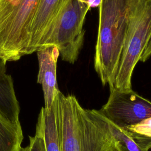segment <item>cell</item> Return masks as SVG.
<instances>
[{
  "instance_id": "cell-1",
  "label": "cell",
  "mask_w": 151,
  "mask_h": 151,
  "mask_svg": "<svg viewBox=\"0 0 151 151\" xmlns=\"http://www.w3.org/2000/svg\"><path fill=\"white\" fill-rule=\"evenodd\" d=\"M55 100L61 151H117L98 110L83 108L75 96L61 91Z\"/></svg>"
},
{
  "instance_id": "cell-2",
  "label": "cell",
  "mask_w": 151,
  "mask_h": 151,
  "mask_svg": "<svg viewBox=\"0 0 151 151\" xmlns=\"http://www.w3.org/2000/svg\"><path fill=\"white\" fill-rule=\"evenodd\" d=\"M130 0H102L94 59L103 86L113 88L128 24Z\"/></svg>"
},
{
  "instance_id": "cell-3",
  "label": "cell",
  "mask_w": 151,
  "mask_h": 151,
  "mask_svg": "<svg viewBox=\"0 0 151 151\" xmlns=\"http://www.w3.org/2000/svg\"><path fill=\"white\" fill-rule=\"evenodd\" d=\"M151 35V0H130L128 24L113 88L132 90L133 70Z\"/></svg>"
},
{
  "instance_id": "cell-4",
  "label": "cell",
  "mask_w": 151,
  "mask_h": 151,
  "mask_svg": "<svg viewBox=\"0 0 151 151\" xmlns=\"http://www.w3.org/2000/svg\"><path fill=\"white\" fill-rule=\"evenodd\" d=\"M39 0H0V59L5 63L28 55L29 27Z\"/></svg>"
},
{
  "instance_id": "cell-5",
  "label": "cell",
  "mask_w": 151,
  "mask_h": 151,
  "mask_svg": "<svg viewBox=\"0 0 151 151\" xmlns=\"http://www.w3.org/2000/svg\"><path fill=\"white\" fill-rule=\"evenodd\" d=\"M90 8L78 0H68L53 27L47 46L57 47L61 59L74 64L84 42L83 24Z\"/></svg>"
},
{
  "instance_id": "cell-6",
  "label": "cell",
  "mask_w": 151,
  "mask_h": 151,
  "mask_svg": "<svg viewBox=\"0 0 151 151\" xmlns=\"http://www.w3.org/2000/svg\"><path fill=\"white\" fill-rule=\"evenodd\" d=\"M98 111L116 126L124 128L151 117V101L132 89L119 91L110 88L107 101Z\"/></svg>"
},
{
  "instance_id": "cell-7",
  "label": "cell",
  "mask_w": 151,
  "mask_h": 151,
  "mask_svg": "<svg viewBox=\"0 0 151 151\" xmlns=\"http://www.w3.org/2000/svg\"><path fill=\"white\" fill-rule=\"evenodd\" d=\"M68 0H39L29 27L28 54L47 46L54 24Z\"/></svg>"
},
{
  "instance_id": "cell-8",
  "label": "cell",
  "mask_w": 151,
  "mask_h": 151,
  "mask_svg": "<svg viewBox=\"0 0 151 151\" xmlns=\"http://www.w3.org/2000/svg\"><path fill=\"white\" fill-rule=\"evenodd\" d=\"M36 52L39 68L37 81L42 86L44 107L50 109L60 92L57 81V63L60 53L55 45L47 46Z\"/></svg>"
},
{
  "instance_id": "cell-9",
  "label": "cell",
  "mask_w": 151,
  "mask_h": 151,
  "mask_svg": "<svg viewBox=\"0 0 151 151\" xmlns=\"http://www.w3.org/2000/svg\"><path fill=\"white\" fill-rule=\"evenodd\" d=\"M36 129L42 133L46 151H61L57 121V108L55 100L50 109L42 107L38 117Z\"/></svg>"
},
{
  "instance_id": "cell-10",
  "label": "cell",
  "mask_w": 151,
  "mask_h": 151,
  "mask_svg": "<svg viewBox=\"0 0 151 151\" xmlns=\"http://www.w3.org/2000/svg\"><path fill=\"white\" fill-rule=\"evenodd\" d=\"M20 123H14L0 112V151H19L23 140Z\"/></svg>"
},
{
  "instance_id": "cell-11",
  "label": "cell",
  "mask_w": 151,
  "mask_h": 151,
  "mask_svg": "<svg viewBox=\"0 0 151 151\" xmlns=\"http://www.w3.org/2000/svg\"><path fill=\"white\" fill-rule=\"evenodd\" d=\"M102 117L115 142L117 151H148L138 145L123 129L116 126L103 116Z\"/></svg>"
},
{
  "instance_id": "cell-12",
  "label": "cell",
  "mask_w": 151,
  "mask_h": 151,
  "mask_svg": "<svg viewBox=\"0 0 151 151\" xmlns=\"http://www.w3.org/2000/svg\"><path fill=\"white\" fill-rule=\"evenodd\" d=\"M19 151H46L44 139L41 132L36 129L34 136H29V143L25 147L21 148Z\"/></svg>"
},
{
  "instance_id": "cell-13",
  "label": "cell",
  "mask_w": 151,
  "mask_h": 151,
  "mask_svg": "<svg viewBox=\"0 0 151 151\" xmlns=\"http://www.w3.org/2000/svg\"><path fill=\"white\" fill-rule=\"evenodd\" d=\"M142 135L151 137V117L146 118L139 123L122 128Z\"/></svg>"
},
{
  "instance_id": "cell-14",
  "label": "cell",
  "mask_w": 151,
  "mask_h": 151,
  "mask_svg": "<svg viewBox=\"0 0 151 151\" xmlns=\"http://www.w3.org/2000/svg\"><path fill=\"white\" fill-rule=\"evenodd\" d=\"M150 57H151V35L148 41V42L146 46V48L142 54L140 61L142 62H145Z\"/></svg>"
},
{
  "instance_id": "cell-15",
  "label": "cell",
  "mask_w": 151,
  "mask_h": 151,
  "mask_svg": "<svg viewBox=\"0 0 151 151\" xmlns=\"http://www.w3.org/2000/svg\"><path fill=\"white\" fill-rule=\"evenodd\" d=\"M86 4L90 8L99 7L102 0H78Z\"/></svg>"
},
{
  "instance_id": "cell-16",
  "label": "cell",
  "mask_w": 151,
  "mask_h": 151,
  "mask_svg": "<svg viewBox=\"0 0 151 151\" xmlns=\"http://www.w3.org/2000/svg\"><path fill=\"white\" fill-rule=\"evenodd\" d=\"M6 73V63L0 59V75Z\"/></svg>"
}]
</instances>
